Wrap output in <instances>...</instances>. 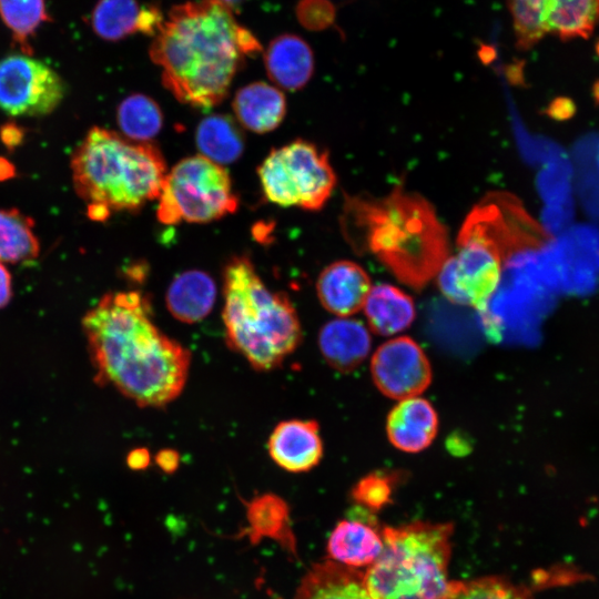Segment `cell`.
<instances>
[{
	"instance_id": "cell-1",
	"label": "cell",
	"mask_w": 599,
	"mask_h": 599,
	"mask_svg": "<svg viewBox=\"0 0 599 599\" xmlns=\"http://www.w3.org/2000/svg\"><path fill=\"white\" fill-rule=\"evenodd\" d=\"M140 291L111 292L82 317L100 386H113L141 407H163L183 390L191 353L154 324Z\"/></svg>"
},
{
	"instance_id": "cell-2",
	"label": "cell",
	"mask_w": 599,
	"mask_h": 599,
	"mask_svg": "<svg viewBox=\"0 0 599 599\" xmlns=\"http://www.w3.org/2000/svg\"><path fill=\"white\" fill-rule=\"evenodd\" d=\"M261 49L224 2L194 0L170 10L153 37L150 58L177 101L212 109L226 98L245 58Z\"/></svg>"
},
{
	"instance_id": "cell-3",
	"label": "cell",
	"mask_w": 599,
	"mask_h": 599,
	"mask_svg": "<svg viewBox=\"0 0 599 599\" xmlns=\"http://www.w3.org/2000/svg\"><path fill=\"white\" fill-rule=\"evenodd\" d=\"M341 227L357 252H370L402 283L422 290L449 254L446 227L422 195L396 186L376 199L346 196Z\"/></svg>"
},
{
	"instance_id": "cell-4",
	"label": "cell",
	"mask_w": 599,
	"mask_h": 599,
	"mask_svg": "<svg viewBox=\"0 0 599 599\" xmlns=\"http://www.w3.org/2000/svg\"><path fill=\"white\" fill-rule=\"evenodd\" d=\"M72 181L91 220L135 212L159 199L166 165L152 142H134L111 130L91 128L71 158Z\"/></svg>"
},
{
	"instance_id": "cell-5",
	"label": "cell",
	"mask_w": 599,
	"mask_h": 599,
	"mask_svg": "<svg viewBox=\"0 0 599 599\" xmlns=\"http://www.w3.org/2000/svg\"><path fill=\"white\" fill-rule=\"evenodd\" d=\"M223 295L226 343L254 369L280 367L301 344V322L293 303L285 293L264 284L248 256H234L224 266Z\"/></svg>"
},
{
	"instance_id": "cell-6",
	"label": "cell",
	"mask_w": 599,
	"mask_h": 599,
	"mask_svg": "<svg viewBox=\"0 0 599 599\" xmlns=\"http://www.w3.org/2000/svg\"><path fill=\"white\" fill-rule=\"evenodd\" d=\"M383 549L364 572L374 599H441L451 580L453 525L413 521L382 529Z\"/></svg>"
},
{
	"instance_id": "cell-7",
	"label": "cell",
	"mask_w": 599,
	"mask_h": 599,
	"mask_svg": "<svg viewBox=\"0 0 599 599\" xmlns=\"http://www.w3.org/2000/svg\"><path fill=\"white\" fill-rule=\"evenodd\" d=\"M158 200L156 217L165 225L209 223L238 206L227 171L201 154L181 160L166 173Z\"/></svg>"
},
{
	"instance_id": "cell-8",
	"label": "cell",
	"mask_w": 599,
	"mask_h": 599,
	"mask_svg": "<svg viewBox=\"0 0 599 599\" xmlns=\"http://www.w3.org/2000/svg\"><path fill=\"white\" fill-rule=\"evenodd\" d=\"M257 173L266 200L282 207L317 211L336 185L328 153L301 139L273 149Z\"/></svg>"
},
{
	"instance_id": "cell-9",
	"label": "cell",
	"mask_w": 599,
	"mask_h": 599,
	"mask_svg": "<svg viewBox=\"0 0 599 599\" xmlns=\"http://www.w3.org/2000/svg\"><path fill=\"white\" fill-rule=\"evenodd\" d=\"M507 6L516 45L524 51L546 34L587 39L599 22V0H507Z\"/></svg>"
},
{
	"instance_id": "cell-10",
	"label": "cell",
	"mask_w": 599,
	"mask_h": 599,
	"mask_svg": "<svg viewBox=\"0 0 599 599\" xmlns=\"http://www.w3.org/2000/svg\"><path fill=\"white\" fill-rule=\"evenodd\" d=\"M65 87L47 63L29 54L0 60V110L11 116H43L62 102Z\"/></svg>"
},
{
	"instance_id": "cell-11",
	"label": "cell",
	"mask_w": 599,
	"mask_h": 599,
	"mask_svg": "<svg viewBox=\"0 0 599 599\" xmlns=\"http://www.w3.org/2000/svg\"><path fill=\"white\" fill-rule=\"evenodd\" d=\"M457 246L437 274L438 287L451 303L484 311L499 285L504 262L478 242L459 241Z\"/></svg>"
},
{
	"instance_id": "cell-12",
	"label": "cell",
	"mask_w": 599,
	"mask_h": 599,
	"mask_svg": "<svg viewBox=\"0 0 599 599\" xmlns=\"http://www.w3.org/2000/svg\"><path fill=\"white\" fill-rule=\"evenodd\" d=\"M373 380L387 397H417L432 382V366L422 347L410 337L400 336L382 344L370 363Z\"/></svg>"
},
{
	"instance_id": "cell-13",
	"label": "cell",
	"mask_w": 599,
	"mask_h": 599,
	"mask_svg": "<svg viewBox=\"0 0 599 599\" xmlns=\"http://www.w3.org/2000/svg\"><path fill=\"white\" fill-rule=\"evenodd\" d=\"M542 254L546 275L568 291L588 292L599 280V234L576 227L548 243Z\"/></svg>"
},
{
	"instance_id": "cell-14",
	"label": "cell",
	"mask_w": 599,
	"mask_h": 599,
	"mask_svg": "<svg viewBox=\"0 0 599 599\" xmlns=\"http://www.w3.org/2000/svg\"><path fill=\"white\" fill-rule=\"evenodd\" d=\"M358 517L343 519L331 531L327 541L328 560L358 569L369 567L383 549L382 529L369 510L361 507Z\"/></svg>"
},
{
	"instance_id": "cell-15",
	"label": "cell",
	"mask_w": 599,
	"mask_h": 599,
	"mask_svg": "<svg viewBox=\"0 0 599 599\" xmlns=\"http://www.w3.org/2000/svg\"><path fill=\"white\" fill-rule=\"evenodd\" d=\"M267 450L273 461L290 473L311 470L323 456L318 424L311 419L278 423L270 435Z\"/></svg>"
},
{
	"instance_id": "cell-16",
	"label": "cell",
	"mask_w": 599,
	"mask_h": 599,
	"mask_svg": "<svg viewBox=\"0 0 599 599\" xmlns=\"http://www.w3.org/2000/svg\"><path fill=\"white\" fill-rule=\"evenodd\" d=\"M372 290L366 271L352 261H336L327 265L316 282L323 307L332 314L347 317L358 312Z\"/></svg>"
},
{
	"instance_id": "cell-17",
	"label": "cell",
	"mask_w": 599,
	"mask_h": 599,
	"mask_svg": "<svg viewBox=\"0 0 599 599\" xmlns=\"http://www.w3.org/2000/svg\"><path fill=\"white\" fill-rule=\"evenodd\" d=\"M264 65L275 87L296 91L305 87L313 75L314 54L303 38L284 33L268 43Z\"/></svg>"
},
{
	"instance_id": "cell-18",
	"label": "cell",
	"mask_w": 599,
	"mask_h": 599,
	"mask_svg": "<svg viewBox=\"0 0 599 599\" xmlns=\"http://www.w3.org/2000/svg\"><path fill=\"white\" fill-rule=\"evenodd\" d=\"M438 429V416L424 398L412 397L400 400L388 414L386 432L396 448L418 453L434 440Z\"/></svg>"
},
{
	"instance_id": "cell-19",
	"label": "cell",
	"mask_w": 599,
	"mask_h": 599,
	"mask_svg": "<svg viewBox=\"0 0 599 599\" xmlns=\"http://www.w3.org/2000/svg\"><path fill=\"white\" fill-rule=\"evenodd\" d=\"M370 335L362 322L341 317L327 322L319 331L318 346L327 364L347 373L356 368L370 351Z\"/></svg>"
},
{
	"instance_id": "cell-20",
	"label": "cell",
	"mask_w": 599,
	"mask_h": 599,
	"mask_svg": "<svg viewBox=\"0 0 599 599\" xmlns=\"http://www.w3.org/2000/svg\"><path fill=\"white\" fill-rule=\"evenodd\" d=\"M232 108L243 128L254 133H267L283 122L286 99L277 87L258 81L238 89Z\"/></svg>"
},
{
	"instance_id": "cell-21",
	"label": "cell",
	"mask_w": 599,
	"mask_h": 599,
	"mask_svg": "<svg viewBox=\"0 0 599 599\" xmlns=\"http://www.w3.org/2000/svg\"><path fill=\"white\" fill-rule=\"evenodd\" d=\"M295 599H374L364 572L332 560L314 565L302 579Z\"/></svg>"
},
{
	"instance_id": "cell-22",
	"label": "cell",
	"mask_w": 599,
	"mask_h": 599,
	"mask_svg": "<svg viewBox=\"0 0 599 599\" xmlns=\"http://www.w3.org/2000/svg\"><path fill=\"white\" fill-rule=\"evenodd\" d=\"M216 298L214 280L204 271L189 270L177 274L170 283L165 303L177 321L194 324L205 318Z\"/></svg>"
},
{
	"instance_id": "cell-23",
	"label": "cell",
	"mask_w": 599,
	"mask_h": 599,
	"mask_svg": "<svg viewBox=\"0 0 599 599\" xmlns=\"http://www.w3.org/2000/svg\"><path fill=\"white\" fill-rule=\"evenodd\" d=\"M364 312L369 328L379 335H393L406 329L416 316L412 297L390 284L372 287Z\"/></svg>"
},
{
	"instance_id": "cell-24",
	"label": "cell",
	"mask_w": 599,
	"mask_h": 599,
	"mask_svg": "<svg viewBox=\"0 0 599 599\" xmlns=\"http://www.w3.org/2000/svg\"><path fill=\"white\" fill-rule=\"evenodd\" d=\"M195 143L201 155L220 164H231L244 151V134L237 123L226 114H211L196 128Z\"/></svg>"
},
{
	"instance_id": "cell-25",
	"label": "cell",
	"mask_w": 599,
	"mask_h": 599,
	"mask_svg": "<svg viewBox=\"0 0 599 599\" xmlns=\"http://www.w3.org/2000/svg\"><path fill=\"white\" fill-rule=\"evenodd\" d=\"M34 221L18 209H0V262L19 264L38 258Z\"/></svg>"
},
{
	"instance_id": "cell-26",
	"label": "cell",
	"mask_w": 599,
	"mask_h": 599,
	"mask_svg": "<svg viewBox=\"0 0 599 599\" xmlns=\"http://www.w3.org/2000/svg\"><path fill=\"white\" fill-rule=\"evenodd\" d=\"M145 4L138 0H99L90 16L94 33L106 41H119L142 31Z\"/></svg>"
},
{
	"instance_id": "cell-27",
	"label": "cell",
	"mask_w": 599,
	"mask_h": 599,
	"mask_svg": "<svg viewBox=\"0 0 599 599\" xmlns=\"http://www.w3.org/2000/svg\"><path fill=\"white\" fill-rule=\"evenodd\" d=\"M163 113L151 97L133 93L116 109V123L121 134L134 142H151L163 126Z\"/></svg>"
},
{
	"instance_id": "cell-28",
	"label": "cell",
	"mask_w": 599,
	"mask_h": 599,
	"mask_svg": "<svg viewBox=\"0 0 599 599\" xmlns=\"http://www.w3.org/2000/svg\"><path fill=\"white\" fill-rule=\"evenodd\" d=\"M0 18L11 31L21 53L31 55V39L50 20L47 0H0Z\"/></svg>"
},
{
	"instance_id": "cell-29",
	"label": "cell",
	"mask_w": 599,
	"mask_h": 599,
	"mask_svg": "<svg viewBox=\"0 0 599 599\" xmlns=\"http://www.w3.org/2000/svg\"><path fill=\"white\" fill-rule=\"evenodd\" d=\"M441 599H534L522 586L496 576L468 581H451Z\"/></svg>"
},
{
	"instance_id": "cell-30",
	"label": "cell",
	"mask_w": 599,
	"mask_h": 599,
	"mask_svg": "<svg viewBox=\"0 0 599 599\" xmlns=\"http://www.w3.org/2000/svg\"><path fill=\"white\" fill-rule=\"evenodd\" d=\"M248 519L253 528L266 535H273L274 528H287L288 509L283 499L265 494L253 499L248 505Z\"/></svg>"
},
{
	"instance_id": "cell-31",
	"label": "cell",
	"mask_w": 599,
	"mask_h": 599,
	"mask_svg": "<svg viewBox=\"0 0 599 599\" xmlns=\"http://www.w3.org/2000/svg\"><path fill=\"white\" fill-rule=\"evenodd\" d=\"M395 483V475L382 471L373 473L363 477L355 485L352 495L359 507L373 512L390 501Z\"/></svg>"
},
{
	"instance_id": "cell-32",
	"label": "cell",
	"mask_w": 599,
	"mask_h": 599,
	"mask_svg": "<svg viewBox=\"0 0 599 599\" xmlns=\"http://www.w3.org/2000/svg\"><path fill=\"white\" fill-rule=\"evenodd\" d=\"M296 16L304 28L322 31L334 23L336 10L328 0H301L296 7Z\"/></svg>"
},
{
	"instance_id": "cell-33",
	"label": "cell",
	"mask_w": 599,
	"mask_h": 599,
	"mask_svg": "<svg viewBox=\"0 0 599 599\" xmlns=\"http://www.w3.org/2000/svg\"><path fill=\"white\" fill-rule=\"evenodd\" d=\"M155 463L166 474L174 473L180 464V456L171 448L161 449L155 455Z\"/></svg>"
},
{
	"instance_id": "cell-34",
	"label": "cell",
	"mask_w": 599,
	"mask_h": 599,
	"mask_svg": "<svg viewBox=\"0 0 599 599\" xmlns=\"http://www.w3.org/2000/svg\"><path fill=\"white\" fill-rule=\"evenodd\" d=\"M12 297V277L8 268L0 262V309L7 306Z\"/></svg>"
},
{
	"instance_id": "cell-35",
	"label": "cell",
	"mask_w": 599,
	"mask_h": 599,
	"mask_svg": "<svg viewBox=\"0 0 599 599\" xmlns=\"http://www.w3.org/2000/svg\"><path fill=\"white\" fill-rule=\"evenodd\" d=\"M151 461V455L145 448L132 449L126 456V464L133 470L145 469Z\"/></svg>"
},
{
	"instance_id": "cell-36",
	"label": "cell",
	"mask_w": 599,
	"mask_h": 599,
	"mask_svg": "<svg viewBox=\"0 0 599 599\" xmlns=\"http://www.w3.org/2000/svg\"><path fill=\"white\" fill-rule=\"evenodd\" d=\"M547 111L551 118L561 120L569 118L573 113L575 106L568 99L560 98L552 101Z\"/></svg>"
},
{
	"instance_id": "cell-37",
	"label": "cell",
	"mask_w": 599,
	"mask_h": 599,
	"mask_svg": "<svg viewBox=\"0 0 599 599\" xmlns=\"http://www.w3.org/2000/svg\"><path fill=\"white\" fill-rule=\"evenodd\" d=\"M1 139L7 145L14 146L21 141L22 133L16 125L8 124L1 130Z\"/></svg>"
},
{
	"instance_id": "cell-38",
	"label": "cell",
	"mask_w": 599,
	"mask_h": 599,
	"mask_svg": "<svg viewBox=\"0 0 599 599\" xmlns=\"http://www.w3.org/2000/svg\"><path fill=\"white\" fill-rule=\"evenodd\" d=\"M13 172L12 165L7 160L0 158V180L10 177Z\"/></svg>"
},
{
	"instance_id": "cell-39",
	"label": "cell",
	"mask_w": 599,
	"mask_h": 599,
	"mask_svg": "<svg viewBox=\"0 0 599 599\" xmlns=\"http://www.w3.org/2000/svg\"><path fill=\"white\" fill-rule=\"evenodd\" d=\"M224 2L227 7H230L232 10L236 9L241 3H243L245 0H221Z\"/></svg>"
},
{
	"instance_id": "cell-40",
	"label": "cell",
	"mask_w": 599,
	"mask_h": 599,
	"mask_svg": "<svg viewBox=\"0 0 599 599\" xmlns=\"http://www.w3.org/2000/svg\"><path fill=\"white\" fill-rule=\"evenodd\" d=\"M597 164H598V169H599V150H598V155H597Z\"/></svg>"
}]
</instances>
